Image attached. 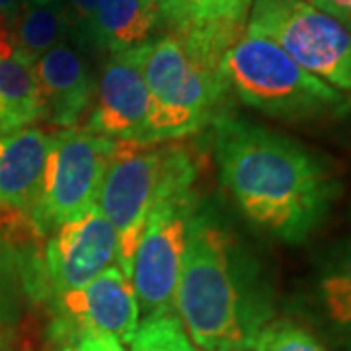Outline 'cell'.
<instances>
[{
	"label": "cell",
	"mask_w": 351,
	"mask_h": 351,
	"mask_svg": "<svg viewBox=\"0 0 351 351\" xmlns=\"http://www.w3.org/2000/svg\"><path fill=\"white\" fill-rule=\"evenodd\" d=\"M149 113L151 94L141 47L112 53L96 78L86 131L113 141L149 143Z\"/></svg>",
	"instance_id": "8fae6325"
},
{
	"label": "cell",
	"mask_w": 351,
	"mask_h": 351,
	"mask_svg": "<svg viewBox=\"0 0 351 351\" xmlns=\"http://www.w3.org/2000/svg\"><path fill=\"white\" fill-rule=\"evenodd\" d=\"M213 127L221 182L244 219L285 244L311 239L339 195L332 166L299 141L228 113Z\"/></svg>",
	"instance_id": "6da1fadb"
},
{
	"label": "cell",
	"mask_w": 351,
	"mask_h": 351,
	"mask_svg": "<svg viewBox=\"0 0 351 351\" xmlns=\"http://www.w3.org/2000/svg\"><path fill=\"white\" fill-rule=\"evenodd\" d=\"M43 121L34 66L16 55L0 57V135Z\"/></svg>",
	"instance_id": "ac0fdd59"
},
{
	"label": "cell",
	"mask_w": 351,
	"mask_h": 351,
	"mask_svg": "<svg viewBox=\"0 0 351 351\" xmlns=\"http://www.w3.org/2000/svg\"><path fill=\"white\" fill-rule=\"evenodd\" d=\"M12 38L14 55L32 66L55 45L73 38L63 0H22L14 16Z\"/></svg>",
	"instance_id": "e0dca14e"
},
{
	"label": "cell",
	"mask_w": 351,
	"mask_h": 351,
	"mask_svg": "<svg viewBox=\"0 0 351 351\" xmlns=\"http://www.w3.org/2000/svg\"><path fill=\"white\" fill-rule=\"evenodd\" d=\"M166 27L246 25L254 0H156Z\"/></svg>",
	"instance_id": "d6986e66"
},
{
	"label": "cell",
	"mask_w": 351,
	"mask_h": 351,
	"mask_svg": "<svg viewBox=\"0 0 351 351\" xmlns=\"http://www.w3.org/2000/svg\"><path fill=\"white\" fill-rule=\"evenodd\" d=\"M223 71L242 104L276 119L308 121L351 112V98L306 73L265 36L244 27L228 47Z\"/></svg>",
	"instance_id": "5b68a950"
},
{
	"label": "cell",
	"mask_w": 351,
	"mask_h": 351,
	"mask_svg": "<svg viewBox=\"0 0 351 351\" xmlns=\"http://www.w3.org/2000/svg\"><path fill=\"white\" fill-rule=\"evenodd\" d=\"M0 351H16V350H12V348H2Z\"/></svg>",
	"instance_id": "83f0119b"
},
{
	"label": "cell",
	"mask_w": 351,
	"mask_h": 351,
	"mask_svg": "<svg viewBox=\"0 0 351 351\" xmlns=\"http://www.w3.org/2000/svg\"><path fill=\"white\" fill-rule=\"evenodd\" d=\"M246 29L276 41L306 73L351 92V32L306 0H254Z\"/></svg>",
	"instance_id": "8992f818"
},
{
	"label": "cell",
	"mask_w": 351,
	"mask_h": 351,
	"mask_svg": "<svg viewBox=\"0 0 351 351\" xmlns=\"http://www.w3.org/2000/svg\"><path fill=\"white\" fill-rule=\"evenodd\" d=\"M166 27L156 0H100L88 32L86 49L108 55L149 43Z\"/></svg>",
	"instance_id": "2e32d148"
},
{
	"label": "cell",
	"mask_w": 351,
	"mask_h": 351,
	"mask_svg": "<svg viewBox=\"0 0 351 351\" xmlns=\"http://www.w3.org/2000/svg\"><path fill=\"white\" fill-rule=\"evenodd\" d=\"M219 351H246V350H219Z\"/></svg>",
	"instance_id": "f1b7e54d"
},
{
	"label": "cell",
	"mask_w": 351,
	"mask_h": 351,
	"mask_svg": "<svg viewBox=\"0 0 351 351\" xmlns=\"http://www.w3.org/2000/svg\"><path fill=\"white\" fill-rule=\"evenodd\" d=\"M8 339H10V332H0V350L6 348Z\"/></svg>",
	"instance_id": "4316f807"
},
{
	"label": "cell",
	"mask_w": 351,
	"mask_h": 351,
	"mask_svg": "<svg viewBox=\"0 0 351 351\" xmlns=\"http://www.w3.org/2000/svg\"><path fill=\"white\" fill-rule=\"evenodd\" d=\"M63 2L69 20H71V27H73V39L86 49L90 24H92V18L96 14L100 0H63Z\"/></svg>",
	"instance_id": "7402d4cb"
},
{
	"label": "cell",
	"mask_w": 351,
	"mask_h": 351,
	"mask_svg": "<svg viewBox=\"0 0 351 351\" xmlns=\"http://www.w3.org/2000/svg\"><path fill=\"white\" fill-rule=\"evenodd\" d=\"M117 230L94 205L51 232L43 246L47 301L88 285L117 258Z\"/></svg>",
	"instance_id": "30bf717a"
},
{
	"label": "cell",
	"mask_w": 351,
	"mask_h": 351,
	"mask_svg": "<svg viewBox=\"0 0 351 351\" xmlns=\"http://www.w3.org/2000/svg\"><path fill=\"white\" fill-rule=\"evenodd\" d=\"M127 346L131 351H199L178 314L141 320Z\"/></svg>",
	"instance_id": "ffe728a7"
},
{
	"label": "cell",
	"mask_w": 351,
	"mask_h": 351,
	"mask_svg": "<svg viewBox=\"0 0 351 351\" xmlns=\"http://www.w3.org/2000/svg\"><path fill=\"white\" fill-rule=\"evenodd\" d=\"M313 311L328 338L341 351H351V239L322 256L314 276Z\"/></svg>",
	"instance_id": "9a60e30c"
},
{
	"label": "cell",
	"mask_w": 351,
	"mask_h": 351,
	"mask_svg": "<svg viewBox=\"0 0 351 351\" xmlns=\"http://www.w3.org/2000/svg\"><path fill=\"white\" fill-rule=\"evenodd\" d=\"M45 240L32 221L0 228V332H10L20 322L25 302H47Z\"/></svg>",
	"instance_id": "4fadbf2b"
},
{
	"label": "cell",
	"mask_w": 351,
	"mask_h": 351,
	"mask_svg": "<svg viewBox=\"0 0 351 351\" xmlns=\"http://www.w3.org/2000/svg\"><path fill=\"white\" fill-rule=\"evenodd\" d=\"M197 203V188L176 189L156 201L147 217L131 271L138 316L143 320L176 314L188 225Z\"/></svg>",
	"instance_id": "ba28073f"
},
{
	"label": "cell",
	"mask_w": 351,
	"mask_h": 351,
	"mask_svg": "<svg viewBox=\"0 0 351 351\" xmlns=\"http://www.w3.org/2000/svg\"><path fill=\"white\" fill-rule=\"evenodd\" d=\"M20 4H22V0H0V12L8 16L14 22V16L18 12Z\"/></svg>",
	"instance_id": "484cf974"
},
{
	"label": "cell",
	"mask_w": 351,
	"mask_h": 351,
	"mask_svg": "<svg viewBox=\"0 0 351 351\" xmlns=\"http://www.w3.org/2000/svg\"><path fill=\"white\" fill-rule=\"evenodd\" d=\"M244 27H166L141 45L143 75L151 94L149 143L189 137L226 115L232 92L223 59Z\"/></svg>",
	"instance_id": "3957f363"
},
{
	"label": "cell",
	"mask_w": 351,
	"mask_h": 351,
	"mask_svg": "<svg viewBox=\"0 0 351 351\" xmlns=\"http://www.w3.org/2000/svg\"><path fill=\"white\" fill-rule=\"evenodd\" d=\"M34 75L38 80L43 121L59 129L78 125L96 92V78L86 49L73 38L64 39L34 64Z\"/></svg>",
	"instance_id": "7c38bea8"
},
{
	"label": "cell",
	"mask_w": 351,
	"mask_h": 351,
	"mask_svg": "<svg viewBox=\"0 0 351 351\" xmlns=\"http://www.w3.org/2000/svg\"><path fill=\"white\" fill-rule=\"evenodd\" d=\"M51 135L27 125L0 135V209L34 213L51 147Z\"/></svg>",
	"instance_id": "5bb4252c"
},
{
	"label": "cell",
	"mask_w": 351,
	"mask_h": 351,
	"mask_svg": "<svg viewBox=\"0 0 351 351\" xmlns=\"http://www.w3.org/2000/svg\"><path fill=\"white\" fill-rule=\"evenodd\" d=\"M318 10L336 18L339 24L346 25L351 32V0H306Z\"/></svg>",
	"instance_id": "cb8c5ba5"
},
{
	"label": "cell",
	"mask_w": 351,
	"mask_h": 351,
	"mask_svg": "<svg viewBox=\"0 0 351 351\" xmlns=\"http://www.w3.org/2000/svg\"><path fill=\"white\" fill-rule=\"evenodd\" d=\"M0 57L2 59L14 57L12 20L2 12H0Z\"/></svg>",
	"instance_id": "d4e9b609"
},
{
	"label": "cell",
	"mask_w": 351,
	"mask_h": 351,
	"mask_svg": "<svg viewBox=\"0 0 351 351\" xmlns=\"http://www.w3.org/2000/svg\"><path fill=\"white\" fill-rule=\"evenodd\" d=\"M61 351H71V348H64V350H61Z\"/></svg>",
	"instance_id": "f546056e"
},
{
	"label": "cell",
	"mask_w": 351,
	"mask_h": 351,
	"mask_svg": "<svg viewBox=\"0 0 351 351\" xmlns=\"http://www.w3.org/2000/svg\"><path fill=\"white\" fill-rule=\"evenodd\" d=\"M71 351H127L125 343L106 332H86L76 339Z\"/></svg>",
	"instance_id": "603a6c76"
},
{
	"label": "cell",
	"mask_w": 351,
	"mask_h": 351,
	"mask_svg": "<svg viewBox=\"0 0 351 351\" xmlns=\"http://www.w3.org/2000/svg\"><path fill=\"white\" fill-rule=\"evenodd\" d=\"M117 141L86 129H59L51 147L32 219L49 237L66 221L96 205Z\"/></svg>",
	"instance_id": "52a82bcc"
},
{
	"label": "cell",
	"mask_w": 351,
	"mask_h": 351,
	"mask_svg": "<svg viewBox=\"0 0 351 351\" xmlns=\"http://www.w3.org/2000/svg\"><path fill=\"white\" fill-rule=\"evenodd\" d=\"M199 152L186 143L117 141L98 207L117 230V267L131 279L152 205L174 186L199 180Z\"/></svg>",
	"instance_id": "277c9868"
},
{
	"label": "cell",
	"mask_w": 351,
	"mask_h": 351,
	"mask_svg": "<svg viewBox=\"0 0 351 351\" xmlns=\"http://www.w3.org/2000/svg\"><path fill=\"white\" fill-rule=\"evenodd\" d=\"M47 341L55 351L73 348L86 332H106L129 343L138 326V302L131 279L110 265L88 285L47 301Z\"/></svg>",
	"instance_id": "9c48e42d"
},
{
	"label": "cell",
	"mask_w": 351,
	"mask_h": 351,
	"mask_svg": "<svg viewBox=\"0 0 351 351\" xmlns=\"http://www.w3.org/2000/svg\"><path fill=\"white\" fill-rule=\"evenodd\" d=\"M250 351H330L311 328L293 318H277L260 330Z\"/></svg>",
	"instance_id": "44dd1931"
},
{
	"label": "cell",
	"mask_w": 351,
	"mask_h": 351,
	"mask_svg": "<svg viewBox=\"0 0 351 351\" xmlns=\"http://www.w3.org/2000/svg\"><path fill=\"white\" fill-rule=\"evenodd\" d=\"M176 314L201 351H250L274 320L265 267L213 201L199 199L189 219Z\"/></svg>",
	"instance_id": "7a4b0ae2"
}]
</instances>
